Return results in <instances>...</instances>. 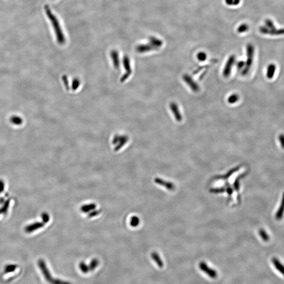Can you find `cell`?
Here are the masks:
<instances>
[{
    "label": "cell",
    "instance_id": "1",
    "mask_svg": "<svg viewBox=\"0 0 284 284\" xmlns=\"http://www.w3.org/2000/svg\"><path fill=\"white\" fill-rule=\"evenodd\" d=\"M45 12L47 16H48L49 20H50L51 22L52 23V26L54 29V31L55 32L56 37L57 38V41L60 44H63L65 42V38L64 37V33L62 30V28L60 26V24L59 20H57V17L54 16L52 13V11L50 10L49 6L45 5Z\"/></svg>",
    "mask_w": 284,
    "mask_h": 284
},
{
    "label": "cell",
    "instance_id": "2",
    "mask_svg": "<svg viewBox=\"0 0 284 284\" xmlns=\"http://www.w3.org/2000/svg\"><path fill=\"white\" fill-rule=\"evenodd\" d=\"M38 267L42 272L45 280L50 284H72L71 282L67 281H62L61 279L53 278L52 277L49 269L43 260L40 259L38 261Z\"/></svg>",
    "mask_w": 284,
    "mask_h": 284
},
{
    "label": "cell",
    "instance_id": "3",
    "mask_svg": "<svg viewBox=\"0 0 284 284\" xmlns=\"http://www.w3.org/2000/svg\"><path fill=\"white\" fill-rule=\"evenodd\" d=\"M247 52V60L245 62V66L244 69H242V75H245L247 74L250 69L251 68V65L253 63L254 53V48L251 44H248L246 47Z\"/></svg>",
    "mask_w": 284,
    "mask_h": 284
},
{
    "label": "cell",
    "instance_id": "4",
    "mask_svg": "<svg viewBox=\"0 0 284 284\" xmlns=\"http://www.w3.org/2000/svg\"><path fill=\"white\" fill-rule=\"evenodd\" d=\"M199 267L202 272L207 275L211 278L215 279L217 277V273L214 269L208 267V265L205 262H201L199 264Z\"/></svg>",
    "mask_w": 284,
    "mask_h": 284
},
{
    "label": "cell",
    "instance_id": "5",
    "mask_svg": "<svg viewBox=\"0 0 284 284\" xmlns=\"http://www.w3.org/2000/svg\"><path fill=\"white\" fill-rule=\"evenodd\" d=\"M235 56L234 55H231L229 57L223 70V75L224 77L227 78L230 75L231 70L232 69L233 66L235 62Z\"/></svg>",
    "mask_w": 284,
    "mask_h": 284
},
{
    "label": "cell",
    "instance_id": "6",
    "mask_svg": "<svg viewBox=\"0 0 284 284\" xmlns=\"http://www.w3.org/2000/svg\"><path fill=\"white\" fill-rule=\"evenodd\" d=\"M45 224L43 222H35L33 223L29 224L25 227L24 230L26 233H32L39 229H42L44 226Z\"/></svg>",
    "mask_w": 284,
    "mask_h": 284
},
{
    "label": "cell",
    "instance_id": "7",
    "mask_svg": "<svg viewBox=\"0 0 284 284\" xmlns=\"http://www.w3.org/2000/svg\"><path fill=\"white\" fill-rule=\"evenodd\" d=\"M170 109L172 113H173L175 119L177 121H180L182 120V115L180 114L178 106L175 103H171L170 104Z\"/></svg>",
    "mask_w": 284,
    "mask_h": 284
},
{
    "label": "cell",
    "instance_id": "8",
    "mask_svg": "<svg viewBox=\"0 0 284 284\" xmlns=\"http://www.w3.org/2000/svg\"><path fill=\"white\" fill-rule=\"evenodd\" d=\"M183 79H184V81L187 84V85L191 87V89L193 91L197 92V91H198L199 90L198 85H197V84L192 80V78H191L190 76H189V75H185L183 76Z\"/></svg>",
    "mask_w": 284,
    "mask_h": 284
},
{
    "label": "cell",
    "instance_id": "9",
    "mask_svg": "<svg viewBox=\"0 0 284 284\" xmlns=\"http://www.w3.org/2000/svg\"><path fill=\"white\" fill-rule=\"evenodd\" d=\"M284 192L282 195V198L281 201V205L279 206V208L276 213V219L278 220H280L282 219L284 216Z\"/></svg>",
    "mask_w": 284,
    "mask_h": 284
},
{
    "label": "cell",
    "instance_id": "10",
    "mask_svg": "<svg viewBox=\"0 0 284 284\" xmlns=\"http://www.w3.org/2000/svg\"><path fill=\"white\" fill-rule=\"evenodd\" d=\"M272 262L276 269L284 276V265L275 257L272 258Z\"/></svg>",
    "mask_w": 284,
    "mask_h": 284
},
{
    "label": "cell",
    "instance_id": "11",
    "mask_svg": "<svg viewBox=\"0 0 284 284\" xmlns=\"http://www.w3.org/2000/svg\"><path fill=\"white\" fill-rule=\"evenodd\" d=\"M276 70V66L275 64L271 63L269 64L268 66H267V72H266V76L267 78L268 79H272L274 78V75L275 74Z\"/></svg>",
    "mask_w": 284,
    "mask_h": 284
},
{
    "label": "cell",
    "instance_id": "12",
    "mask_svg": "<svg viewBox=\"0 0 284 284\" xmlns=\"http://www.w3.org/2000/svg\"><path fill=\"white\" fill-rule=\"evenodd\" d=\"M149 42L151 45L154 47L156 49H158L159 47H161L163 45V42L161 40L155 37H150L149 38Z\"/></svg>",
    "mask_w": 284,
    "mask_h": 284
},
{
    "label": "cell",
    "instance_id": "13",
    "mask_svg": "<svg viewBox=\"0 0 284 284\" xmlns=\"http://www.w3.org/2000/svg\"><path fill=\"white\" fill-rule=\"evenodd\" d=\"M151 257L153 260H154V261L157 264V265L159 268H162L163 267L164 264L162 262V260H161V258L159 257L158 253L156 252H153L151 254Z\"/></svg>",
    "mask_w": 284,
    "mask_h": 284
},
{
    "label": "cell",
    "instance_id": "14",
    "mask_svg": "<svg viewBox=\"0 0 284 284\" xmlns=\"http://www.w3.org/2000/svg\"><path fill=\"white\" fill-rule=\"evenodd\" d=\"M96 206V205L94 203L84 205L81 207V211L83 213H88L89 211H92L95 210Z\"/></svg>",
    "mask_w": 284,
    "mask_h": 284
},
{
    "label": "cell",
    "instance_id": "15",
    "mask_svg": "<svg viewBox=\"0 0 284 284\" xmlns=\"http://www.w3.org/2000/svg\"><path fill=\"white\" fill-rule=\"evenodd\" d=\"M10 204V199H8L5 201L3 204V206L0 207V215L2 214H6L8 211L9 207Z\"/></svg>",
    "mask_w": 284,
    "mask_h": 284
},
{
    "label": "cell",
    "instance_id": "16",
    "mask_svg": "<svg viewBox=\"0 0 284 284\" xmlns=\"http://www.w3.org/2000/svg\"><path fill=\"white\" fill-rule=\"evenodd\" d=\"M10 120L11 123L14 125H17V126L22 124L23 122L22 118H21L20 116H17V115L11 116Z\"/></svg>",
    "mask_w": 284,
    "mask_h": 284
},
{
    "label": "cell",
    "instance_id": "17",
    "mask_svg": "<svg viewBox=\"0 0 284 284\" xmlns=\"http://www.w3.org/2000/svg\"><path fill=\"white\" fill-rule=\"evenodd\" d=\"M153 49H156L154 47L151 45H141L137 47V50L140 52H144L149 51Z\"/></svg>",
    "mask_w": 284,
    "mask_h": 284
},
{
    "label": "cell",
    "instance_id": "18",
    "mask_svg": "<svg viewBox=\"0 0 284 284\" xmlns=\"http://www.w3.org/2000/svg\"><path fill=\"white\" fill-rule=\"evenodd\" d=\"M78 267H79L80 270L84 274H87L88 272H90L88 265L86 264L83 262H81L79 263Z\"/></svg>",
    "mask_w": 284,
    "mask_h": 284
},
{
    "label": "cell",
    "instance_id": "19",
    "mask_svg": "<svg viewBox=\"0 0 284 284\" xmlns=\"http://www.w3.org/2000/svg\"><path fill=\"white\" fill-rule=\"evenodd\" d=\"M259 234H260V237H262V239L264 242H268L270 239V237H269V236L266 232L265 230L263 229H260V231H259Z\"/></svg>",
    "mask_w": 284,
    "mask_h": 284
},
{
    "label": "cell",
    "instance_id": "20",
    "mask_svg": "<svg viewBox=\"0 0 284 284\" xmlns=\"http://www.w3.org/2000/svg\"><path fill=\"white\" fill-rule=\"evenodd\" d=\"M99 260L97 259H93L91 260L90 265H88L89 266V268H90V271H93V270H94L97 267V266H99Z\"/></svg>",
    "mask_w": 284,
    "mask_h": 284
},
{
    "label": "cell",
    "instance_id": "21",
    "mask_svg": "<svg viewBox=\"0 0 284 284\" xmlns=\"http://www.w3.org/2000/svg\"><path fill=\"white\" fill-rule=\"evenodd\" d=\"M249 29V26L246 24H242L238 27L237 31L238 33H242L247 31Z\"/></svg>",
    "mask_w": 284,
    "mask_h": 284
},
{
    "label": "cell",
    "instance_id": "22",
    "mask_svg": "<svg viewBox=\"0 0 284 284\" xmlns=\"http://www.w3.org/2000/svg\"><path fill=\"white\" fill-rule=\"evenodd\" d=\"M140 224V219L137 217L133 216L131 218L130 225L132 227H136Z\"/></svg>",
    "mask_w": 284,
    "mask_h": 284
},
{
    "label": "cell",
    "instance_id": "23",
    "mask_svg": "<svg viewBox=\"0 0 284 284\" xmlns=\"http://www.w3.org/2000/svg\"><path fill=\"white\" fill-rule=\"evenodd\" d=\"M17 266L16 265H7L4 268V272L5 273H9L11 272H14Z\"/></svg>",
    "mask_w": 284,
    "mask_h": 284
},
{
    "label": "cell",
    "instance_id": "24",
    "mask_svg": "<svg viewBox=\"0 0 284 284\" xmlns=\"http://www.w3.org/2000/svg\"><path fill=\"white\" fill-rule=\"evenodd\" d=\"M239 99V96H238L237 94H232V95H230L229 97V99H228V101L230 104H234L235 103L237 102Z\"/></svg>",
    "mask_w": 284,
    "mask_h": 284
},
{
    "label": "cell",
    "instance_id": "25",
    "mask_svg": "<svg viewBox=\"0 0 284 284\" xmlns=\"http://www.w3.org/2000/svg\"><path fill=\"white\" fill-rule=\"evenodd\" d=\"M226 4L229 6H236L239 4L241 0H225Z\"/></svg>",
    "mask_w": 284,
    "mask_h": 284
},
{
    "label": "cell",
    "instance_id": "26",
    "mask_svg": "<svg viewBox=\"0 0 284 284\" xmlns=\"http://www.w3.org/2000/svg\"><path fill=\"white\" fill-rule=\"evenodd\" d=\"M197 58L200 61H204L207 58V55L204 52H199L197 55Z\"/></svg>",
    "mask_w": 284,
    "mask_h": 284
},
{
    "label": "cell",
    "instance_id": "27",
    "mask_svg": "<svg viewBox=\"0 0 284 284\" xmlns=\"http://www.w3.org/2000/svg\"><path fill=\"white\" fill-rule=\"evenodd\" d=\"M41 217H42V222H43L44 224L47 223L50 220V216L48 213H45V212L42 213Z\"/></svg>",
    "mask_w": 284,
    "mask_h": 284
},
{
    "label": "cell",
    "instance_id": "28",
    "mask_svg": "<svg viewBox=\"0 0 284 284\" xmlns=\"http://www.w3.org/2000/svg\"><path fill=\"white\" fill-rule=\"evenodd\" d=\"M100 210H97V211L93 210V211H92L88 214V217L89 218H92V217L96 216L97 215H99V214H100Z\"/></svg>",
    "mask_w": 284,
    "mask_h": 284
},
{
    "label": "cell",
    "instance_id": "29",
    "mask_svg": "<svg viewBox=\"0 0 284 284\" xmlns=\"http://www.w3.org/2000/svg\"><path fill=\"white\" fill-rule=\"evenodd\" d=\"M278 140L281 144V147L282 149H284V134H281L278 136Z\"/></svg>",
    "mask_w": 284,
    "mask_h": 284
},
{
    "label": "cell",
    "instance_id": "30",
    "mask_svg": "<svg viewBox=\"0 0 284 284\" xmlns=\"http://www.w3.org/2000/svg\"><path fill=\"white\" fill-rule=\"evenodd\" d=\"M245 66V62H244V61H239L237 64V67L238 69H239V70L244 69Z\"/></svg>",
    "mask_w": 284,
    "mask_h": 284
},
{
    "label": "cell",
    "instance_id": "31",
    "mask_svg": "<svg viewBox=\"0 0 284 284\" xmlns=\"http://www.w3.org/2000/svg\"><path fill=\"white\" fill-rule=\"evenodd\" d=\"M4 189H5V183L4 182L3 180H0V194L3 192Z\"/></svg>",
    "mask_w": 284,
    "mask_h": 284
}]
</instances>
